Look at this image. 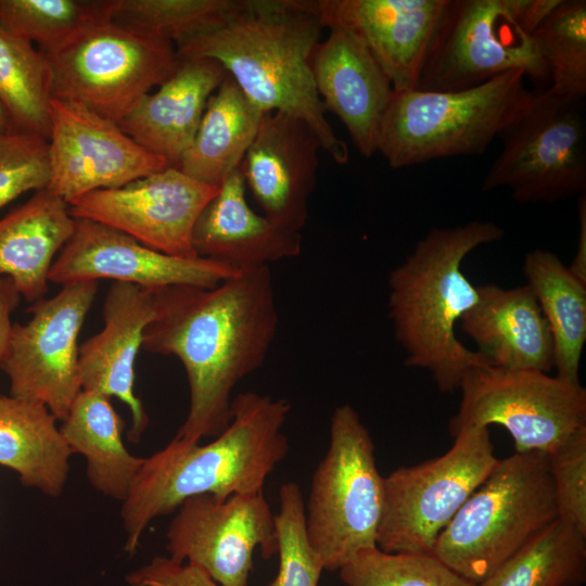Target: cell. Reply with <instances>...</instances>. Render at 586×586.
<instances>
[{
    "label": "cell",
    "mask_w": 586,
    "mask_h": 586,
    "mask_svg": "<svg viewBox=\"0 0 586 586\" xmlns=\"http://www.w3.org/2000/svg\"><path fill=\"white\" fill-rule=\"evenodd\" d=\"M126 581L130 586H221L202 569L167 557H155L129 573Z\"/></svg>",
    "instance_id": "cell-39"
},
{
    "label": "cell",
    "mask_w": 586,
    "mask_h": 586,
    "mask_svg": "<svg viewBox=\"0 0 586 586\" xmlns=\"http://www.w3.org/2000/svg\"><path fill=\"white\" fill-rule=\"evenodd\" d=\"M454 438L444 455L383 477L381 550L432 555L440 534L497 464L487 426H464Z\"/></svg>",
    "instance_id": "cell-9"
},
{
    "label": "cell",
    "mask_w": 586,
    "mask_h": 586,
    "mask_svg": "<svg viewBox=\"0 0 586 586\" xmlns=\"http://www.w3.org/2000/svg\"><path fill=\"white\" fill-rule=\"evenodd\" d=\"M11 131L10 123L3 107L0 104V133Z\"/></svg>",
    "instance_id": "cell-43"
},
{
    "label": "cell",
    "mask_w": 586,
    "mask_h": 586,
    "mask_svg": "<svg viewBox=\"0 0 586 586\" xmlns=\"http://www.w3.org/2000/svg\"><path fill=\"white\" fill-rule=\"evenodd\" d=\"M50 181L48 140L35 133H0V209L21 194Z\"/></svg>",
    "instance_id": "cell-37"
},
{
    "label": "cell",
    "mask_w": 586,
    "mask_h": 586,
    "mask_svg": "<svg viewBox=\"0 0 586 586\" xmlns=\"http://www.w3.org/2000/svg\"><path fill=\"white\" fill-rule=\"evenodd\" d=\"M316 46L310 67L326 107L339 116L359 153L378 152L392 84L365 44L349 30L330 27Z\"/></svg>",
    "instance_id": "cell-20"
},
{
    "label": "cell",
    "mask_w": 586,
    "mask_h": 586,
    "mask_svg": "<svg viewBox=\"0 0 586 586\" xmlns=\"http://www.w3.org/2000/svg\"><path fill=\"white\" fill-rule=\"evenodd\" d=\"M52 73L42 51L0 25V104L11 131L49 139Z\"/></svg>",
    "instance_id": "cell-30"
},
{
    "label": "cell",
    "mask_w": 586,
    "mask_h": 586,
    "mask_svg": "<svg viewBox=\"0 0 586 586\" xmlns=\"http://www.w3.org/2000/svg\"><path fill=\"white\" fill-rule=\"evenodd\" d=\"M321 143L302 119L266 112L240 170L245 186L273 224L301 232L316 186Z\"/></svg>",
    "instance_id": "cell-18"
},
{
    "label": "cell",
    "mask_w": 586,
    "mask_h": 586,
    "mask_svg": "<svg viewBox=\"0 0 586 586\" xmlns=\"http://www.w3.org/2000/svg\"><path fill=\"white\" fill-rule=\"evenodd\" d=\"M123 421L111 398L81 390L59 428L72 453L87 459L90 484L103 495L123 501L143 463L122 438Z\"/></svg>",
    "instance_id": "cell-28"
},
{
    "label": "cell",
    "mask_w": 586,
    "mask_h": 586,
    "mask_svg": "<svg viewBox=\"0 0 586 586\" xmlns=\"http://www.w3.org/2000/svg\"><path fill=\"white\" fill-rule=\"evenodd\" d=\"M264 114L227 74L209 97L178 168L198 181L220 187L240 167Z\"/></svg>",
    "instance_id": "cell-27"
},
{
    "label": "cell",
    "mask_w": 586,
    "mask_h": 586,
    "mask_svg": "<svg viewBox=\"0 0 586 586\" xmlns=\"http://www.w3.org/2000/svg\"><path fill=\"white\" fill-rule=\"evenodd\" d=\"M548 456L558 519L586 536V428Z\"/></svg>",
    "instance_id": "cell-38"
},
{
    "label": "cell",
    "mask_w": 586,
    "mask_h": 586,
    "mask_svg": "<svg viewBox=\"0 0 586 586\" xmlns=\"http://www.w3.org/2000/svg\"><path fill=\"white\" fill-rule=\"evenodd\" d=\"M557 519L548 454L514 451L498 459L440 534L432 555L479 585Z\"/></svg>",
    "instance_id": "cell-5"
},
{
    "label": "cell",
    "mask_w": 586,
    "mask_h": 586,
    "mask_svg": "<svg viewBox=\"0 0 586 586\" xmlns=\"http://www.w3.org/2000/svg\"><path fill=\"white\" fill-rule=\"evenodd\" d=\"M154 315L142 347L177 357L190 390L188 416L175 437L200 443L231 419L232 391L264 364L279 313L269 267L241 271L214 288L153 290Z\"/></svg>",
    "instance_id": "cell-1"
},
{
    "label": "cell",
    "mask_w": 586,
    "mask_h": 586,
    "mask_svg": "<svg viewBox=\"0 0 586 586\" xmlns=\"http://www.w3.org/2000/svg\"><path fill=\"white\" fill-rule=\"evenodd\" d=\"M578 241L576 254L569 267L574 276L586 283V194L578 196Z\"/></svg>",
    "instance_id": "cell-42"
},
{
    "label": "cell",
    "mask_w": 586,
    "mask_h": 586,
    "mask_svg": "<svg viewBox=\"0 0 586 586\" xmlns=\"http://www.w3.org/2000/svg\"><path fill=\"white\" fill-rule=\"evenodd\" d=\"M504 235L493 221L434 227L388 275V317L405 352V365L428 370L442 392L459 390L470 370L489 366L455 331L479 297L477 285L461 266L472 251Z\"/></svg>",
    "instance_id": "cell-4"
},
{
    "label": "cell",
    "mask_w": 586,
    "mask_h": 586,
    "mask_svg": "<svg viewBox=\"0 0 586 586\" xmlns=\"http://www.w3.org/2000/svg\"><path fill=\"white\" fill-rule=\"evenodd\" d=\"M74 230L67 202L47 188L0 219V277L27 302L43 298L53 258Z\"/></svg>",
    "instance_id": "cell-25"
},
{
    "label": "cell",
    "mask_w": 586,
    "mask_h": 586,
    "mask_svg": "<svg viewBox=\"0 0 586 586\" xmlns=\"http://www.w3.org/2000/svg\"><path fill=\"white\" fill-rule=\"evenodd\" d=\"M97 281L62 285L27 308L31 318L14 323L1 362L10 396L41 404L63 421L81 391L78 334L94 301Z\"/></svg>",
    "instance_id": "cell-13"
},
{
    "label": "cell",
    "mask_w": 586,
    "mask_h": 586,
    "mask_svg": "<svg viewBox=\"0 0 586 586\" xmlns=\"http://www.w3.org/2000/svg\"><path fill=\"white\" fill-rule=\"evenodd\" d=\"M20 298L21 294L13 281L8 277H0V369L12 329L11 315L17 307Z\"/></svg>",
    "instance_id": "cell-41"
},
{
    "label": "cell",
    "mask_w": 586,
    "mask_h": 586,
    "mask_svg": "<svg viewBox=\"0 0 586 586\" xmlns=\"http://www.w3.org/2000/svg\"><path fill=\"white\" fill-rule=\"evenodd\" d=\"M517 68L534 81L549 79L535 40L515 20L510 0H448L416 89L464 90Z\"/></svg>",
    "instance_id": "cell-12"
},
{
    "label": "cell",
    "mask_w": 586,
    "mask_h": 586,
    "mask_svg": "<svg viewBox=\"0 0 586 586\" xmlns=\"http://www.w3.org/2000/svg\"><path fill=\"white\" fill-rule=\"evenodd\" d=\"M477 302L460 321L492 367L549 372L553 342L532 290L525 284L504 289L477 285Z\"/></svg>",
    "instance_id": "cell-24"
},
{
    "label": "cell",
    "mask_w": 586,
    "mask_h": 586,
    "mask_svg": "<svg viewBox=\"0 0 586 586\" xmlns=\"http://www.w3.org/2000/svg\"><path fill=\"white\" fill-rule=\"evenodd\" d=\"M208 58L179 56L175 72L118 124L148 151L178 168L191 145L209 97L227 76Z\"/></svg>",
    "instance_id": "cell-23"
},
{
    "label": "cell",
    "mask_w": 586,
    "mask_h": 586,
    "mask_svg": "<svg viewBox=\"0 0 586 586\" xmlns=\"http://www.w3.org/2000/svg\"><path fill=\"white\" fill-rule=\"evenodd\" d=\"M115 0H0V25L52 52L112 21Z\"/></svg>",
    "instance_id": "cell-32"
},
{
    "label": "cell",
    "mask_w": 586,
    "mask_h": 586,
    "mask_svg": "<svg viewBox=\"0 0 586 586\" xmlns=\"http://www.w3.org/2000/svg\"><path fill=\"white\" fill-rule=\"evenodd\" d=\"M44 55L52 73V98L80 103L116 124L179 62L173 41L114 21Z\"/></svg>",
    "instance_id": "cell-8"
},
{
    "label": "cell",
    "mask_w": 586,
    "mask_h": 586,
    "mask_svg": "<svg viewBox=\"0 0 586 586\" xmlns=\"http://www.w3.org/2000/svg\"><path fill=\"white\" fill-rule=\"evenodd\" d=\"M323 28L309 0H244L224 25L176 49L182 58L219 62L256 106L302 119L322 150L344 165L348 146L326 117L310 67Z\"/></svg>",
    "instance_id": "cell-3"
},
{
    "label": "cell",
    "mask_w": 586,
    "mask_h": 586,
    "mask_svg": "<svg viewBox=\"0 0 586 586\" xmlns=\"http://www.w3.org/2000/svg\"><path fill=\"white\" fill-rule=\"evenodd\" d=\"M559 2L560 0H510V7L521 27L532 35Z\"/></svg>",
    "instance_id": "cell-40"
},
{
    "label": "cell",
    "mask_w": 586,
    "mask_h": 586,
    "mask_svg": "<svg viewBox=\"0 0 586 586\" xmlns=\"http://www.w3.org/2000/svg\"><path fill=\"white\" fill-rule=\"evenodd\" d=\"M72 454L46 406L0 395V464L16 471L24 486L59 496Z\"/></svg>",
    "instance_id": "cell-26"
},
{
    "label": "cell",
    "mask_w": 586,
    "mask_h": 586,
    "mask_svg": "<svg viewBox=\"0 0 586 586\" xmlns=\"http://www.w3.org/2000/svg\"><path fill=\"white\" fill-rule=\"evenodd\" d=\"M291 408L285 398L238 394L231 402L229 424L214 441L200 445L174 437L144 458L122 501L125 550L133 553L148 524L190 497L263 492L268 476L288 455L289 441L282 430Z\"/></svg>",
    "instance_id": "cell-2"
},
{
    "label": "cell",
    "mask_w": 586,
    "mask_h": 586,
    "mask_svg": "<svg viewBox=\"0 0 586 586\" xmlns=\"http://www.w3.org/2000/svg\"><path fill=\"white\" fill-rule=\"evenodd\" d=\"M237 273L218 262L167 255L101 222L74 218L73 233L53 260L49 282L65 285L113 279L149 290L171 285L214 288Z\"/></svg>",
    "instance_id": "cell-17"
},
{
    "label": "cell",
    "mask_w": 586,
    "mask_h": 586,
    "mask_svg": "<svg viewBox=\"0 0 586 586\" xmlns=\"http://www.w3.org/2000/svg\"><path fill=\"white\" fill-rule=\"evenodd\" d=\"M523 273L551 333L556 377L581 383L579 365L586 342V283L555 253L543 249L526 254Z\"/></svg>",
    "instance_id": "cell-29"
},
{
    "label": "cell",
    "mask_w": 586,
    "mask_h": 586,
    "mask_svg": "<svg viewBox=\"0 0 586 586\" xmlns=\"http://www.w3.org/2000/svg\"><path fill=\"white\" fill-rule=\"evenodd\" d=\"M448 0L310 1L323 27L353 33L388 77L394 91L416 89Z\"/></svg>",
    "instance_id": "cell-19"
},
{
    "label": "cell",
    "mask_w": 586,
    "mask_h": 586,
    "mask_svg": "<svg viewBox=\"0 0 586 586\" xmlns=\"http://www.w3.org/2000/svg\"><path fill=\"white\" fill-rule=\"evenodd\" d=\"M584 100L535 93L501 131L502 148L482 182L489 192L508 188L521 204L586 194Z\"/></svg>",
    "instance_id": "cell-10"
},
{
    "label": "cell",
    "mask_w": 586,
    "mask_h": 586,
    "mask_svg": "<svg viewBox=\"0 0 586 586\" xmlns=\"http://www.w3.org/2000/svg\"><path fill=\"white\" fill-rule=\"evenodd\" d=\"M586 536L553 521L479 586H583Z\"/></svg>",
    "instance_id": "cell-31"
},
{
    "label": "cell",
    "mask_w": 586,
    "mask_h": 586,
    "mask_svg": "<svg viewBox=\"0 0 586 586\" xmlns=\"http://www.w3.org/2000/svg\"><path fill=\"white\" fill-rule=\"evenodd\" d=\"M49 111L47 189L67 203L170 167L165 158L126 135L118 124L80 103L52 98Z\"/></svg>",
    "instance_id": "cell-15"
},
{
    "label": "cell",
    "mask_w": 586,
    "mask_h": 586,
    "mask_svg": "<svg viewBox=\"0 0 586 586\" xmlns=\"http://www.w3.org/2000/svg\"><path fill=\"white\" fill-rule=\"evenodd\" d=\"M339 574L346 586H479L433 555L385 552L377 546L357 552Z\"/></svg>",
    "instance_id": "cell-35"
},
{
    "label": "cell",
    "mask_w": 586,
    "mask_h": 586,
    "mask_svg": "<svg viewBox=\"0 0 586 586\" xmlns=\"http://www.w3.org/2000/svg\"><path fill=\"white\" fill-rule=\"evenodd\" d=\"M245 188L239 167L204 207L192 232L196 255L239 272L298 256L301 232L286 230L254 212L246 202Z\"/></svg>",
    "instance_id": "cell-22"
},
{
    "label": "cell",
    "mask_w": 586,
    "mask_h": 586,
    "mask_svg": "<svg viewBox=\"0 0 586 586\" xmlns=\"http://www.w3.org/2000/svg\"><path fill=\"white\" fill-rule=\"evenodd\" d=\"M555 94L586 95V1L560 0L532 34Z\"/></svg>",
    "instance_id": "cell-33"
},
{
    "label": "cell",
    "mask_w": 586,
    "mask_h": 586,
    "mask_svg": "<svg viewBox=\"0 0 586 586\" xmlns=\"http://www.w3.org/2000/svg\"><path fill=\"white\" fill-rule=\"evenodd\" d=\"M166 538L169 559L202 569L221 586H247L255 549L269 559L278 547L264 492L190 497L177 508Z\"/></svg>",
    "instance_id": "cell-14"
},
{
    "label": "cell",
    "mask_w": 586,
    "mask_h": 586,
    "mask_svg": "<svg viewBox=\"0 0 586 586\" xmlns=\"http://www.w3.org/2000/svg\"><path fill=\"white\" fill-rule=\"evenodd\" d=\"M154 315V292L114 282L104 298L103 329L79 346L81 390L115 396L131 411L128 437L137 443L148 425V415L133 392L135 364L143 331Z\"/></svg>",
    "instance_id": "cell-21"
},
{
    "label": "cell",
    "mask_w": 586,
    "mask_h": 586,
    "mask_svg": "<svg viewBox=\"0 0 586 586\" xmlns=\"http://www.w3.org/2000/svg\"><path fill=\"white\" fill-rule=\"evenodd\" d=\"M382 508L383 476L371 435L353 406H337L305 502L307 538L323 570L339 571L360 550L377 546Z\"/></svg>",
    "instance_id": "cell-7"
},
{
    "label": "cell",
    "mask_w": 586,
    "mask_h": 586,
    "mask_svg": "<svg viewBox=\"0 0 586 586\" xmlns=\"http://www.w3.org/2000/svg\"><path fill=\"white\" fill-rule=\"evenodd\" d=\"M525 78L517 68L459 91L393 90L378 152L395 169L482 154L533 99Z\"/></svg>",
    "instance_id": "cell-6"
},
{
    "label": "cell",
    "mask_w": 586,
    "mask_h": 586,
    "mask_svg": "<svg viewBox=\"0 0 586 586\" xmlns=\"http://www.w3.org/2000/svg\"><path fill=\"white\" fill-rule=\"evenodd\" d=\"M244 0H115L112 21L176 44L224 25Z\"/></svg>",
    "instance_id": "cell-34"
},
{
    "label": "cell",
    "mask_w": 586,
    "mask_h": 586,
    "mask_svg": "<svg viewBox=\"0 0 586 586\" xmlns=\"http://www.w3.org/2000/svg\"><path fill=\"white\" fill-rule=\"evenodd\" d=\"M219 188L168 167L119 188L89 192L67 204L75 219L101 222L167 255L195 258L194 225Z\"/></svg>",
    "instance_id": "cell-16"
},
{
    "label": "cell",
    "mask_w": 586,
    "mask_h": 586,
    "mask_svg": "<svg viewBox=\"0 0 586 586\" xmlns=\"http://www.w3.org/2000/svg\"><path fill=\"white\" fill-rule=\"evenodd\" d=\"M458 411L449 421L454 436L469 425L504 426L515 453L551 454L586 428V390L546 372L476 367L463 378Z\"/></svg>",
    "instance_id": "cell-11"
},
{
    "label": "cell",
    "mask_w": 586,
    "mask_h": 586,
    "mask_svg": "<svg viewBox=\"0 0 586 586\" xmlns=\"http://www.w3.org/2000/svg\"><path fill=\"white\" fill-rule=\"evenodd\" d=\"M275 514L279 569L267 586H318L323 571L306 534L305 500L296 482L283 483Z\"/></svg>",
    "instance_id": "cell-36"
}]
</instances>
